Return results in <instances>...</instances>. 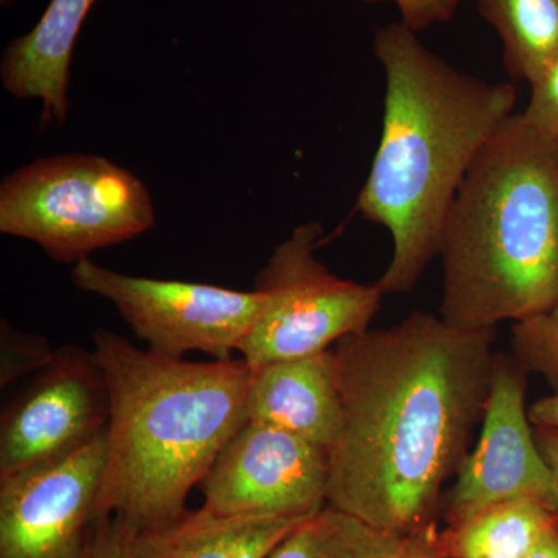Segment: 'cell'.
Returning a JSON list of instances; mask_svg holds the SVG:
<instances>
[{"mask_svg": "<svg viewBox=\"0 0 558 558\" xmlns=\"http://www.w3.org/2000/svg\"><path fill=\"white\" fill-rule=\"evenodd\" d=\"M497 329L461 330L427 312L332 348L341 428L328 505L391 534L433 521L440 492L483 421Z\"/></svg>", "mask_w": 558, "mask_h": 558, "instance_id": "cell-1", "label": "cell"}, {"mask_svg": "<svg viewBox=\"0 0 558 558\" xmlns=\"http://www.w3.org/2000/svg\"><path fill=\"white\" fill-rule=\"evenodd\" d=\"M373 49L387 80L384 124L355 211L391 236V260L376 282L387 295L410 292L438 258L459 186L513 116L517 90L454 69L400 21L377 28Z\"/></svg>", "mask_w": 558, "mask_h": 558, "instance_id": "cell-2", "label": "cell"}, {"mask_svg": "<svg viewBox=\"0 0 558 558\" xmlns=\"http://www.w3.org/2000/svg\"><path fill=\"white\" fill-rule=\"evenodd\" d=\"M92 351L109 391L97 521L117 515L142 529L174 519L247 421L252 371L242 359L163 357L106 329Z\"/></svg>", "mask_w": 558, "mask_h": 558, "instance_id": "cell-3", "label": "cell"}, {"mask_svg": "<svg viewBox=\"0 0 558 558\" xmlns=\"http://www.w3.org/2000/svg\"><path fill=\"white\" fill-rule=\"evenodd\" d=\"M444 322L497 329L558 299V148L513 113L459 186L440 236Z\"/></svg>", "mask_w": 558, "mask_h": 558, "instance_id": "cell-4", "label": "cell"}, {"mask_svg": "<svg viewBox=\"0 0 558 558\" xmlns=\"http://www.w3.org/2000/svg\"><path fill=\"white\" fill-rule=\"evenodd\" d=\"M156 226L145 183L112 160L62 154L24 165L0 185V231L62 264L123 244Z\"/></svg>", "mask_w": 558, "mask_h": 558, "instance_id": "cell-5", "label": "cell"}, {"mask_svg": "<svg viewBox=\"0 0 558 558\" xmlns=\"http://www.w3.org/2000/svg\"><path fill=\"white\" fill-rule=\"evenodd\" d=\"M323 236L322 223H303L256 277L263 310L240 348L250 368L329 351L368 329L379 311L385 293L376 282L348 281L319 263L315 252Z\"/></svg>", "mask_w": 558, "mask_h": 558, "instance_id": "cell-6", "label": "cell"}, {"mask_svg": "<svg viewBox=\"0 0 558 558\" xmlns=\"http://www.w3.org/2000/svg\"><path fill=\"white\" fill-rule=\"evenodd\" d=\"M72 281L112 303L149 351L163 357L202 352L213 360L234 359L263 310V295L255 289L134 277L92 259L73 266Z\"/></svg>", "mask_w": 558, "mask_h": 558, "instance_id": "cell-7", "label": "cell"}, {"mask_svg": "<svg viewBox=\"0 0 558 558\" xmlns=\"http://www.w3.org/2000/svg\"><path fill=\"white\" fill-rule=\"evenodd\" d=\"M329 451L245 421L201 483L204 508L227 517L307 519L328 505Z\"/></svg>", "mask_w": 558, "mask_h": 558, "instance_id": "cell-8", "label": "cell"}, {"mask_svg": "<svg viewBox=\"0 0 558 558\" xmlns=\"http://www.w3.org/2000/svg\"><path fill=\"white\" fill-rule=\"evenodd\" d=\"M526 377L515 359L495 355L478 444L447 492L449 526L513 499H537L557 512L553 472L531 428Z\"/></svg>", "mask_w": 558, "mask_h": 558, "instance_id": "cell-9", "label": "cell"}, {"mask_svg": "<svg viewBox=\"0 0 558 558\" xmlns=\"http://www.w3.org/2000/svg\"><path fill=\"white\" fill-rule=\"evenodd\" d=\"M105 469L101 435L47 464L0 476V558H80L97 523Z\"/></svg>", "mask_w": 558, "mask_h": 558, "instance_id": "cell-10", "label": "cell"}, {"mask_svg": "<svg viewBox=\"0 0 558 558\" xmlns=\"http://www.w3.org/2000/svg\"><path fill=\"white\" fill-rule=\"evenodd\" d=\"M109 424V391L94 351L58 348L31 387L3 411L0 476L80 450Z\"/></svg>", "mask_w": 558, "mask_h": 558, "instance_id": "cell-11", "label": "cell"}, {"mask_svg": "<svg viewBox=\"0 0 558 558\" xmlns=\"http://www.w3.org/2000/svg\"><path fill=\"white\" fill-rule=\"evenodd\" d=\"M250 371L247 421L284 429L329 451L341 428L332 348Z\"/></svg>", "mask_w": 558, "mask_h": 558, "instance_id": "cell-12", "label": "cell"}, {"mask_svg": "<svg viewBox=\"0 0 558 558\" xmlns=\"http://www.w3.org/2000/svg\"><path fill=\"white\" fill-rule=\"evenodd\" d=\"M97 0H50L38 24L11 40L0 61L3 89L16 100H39L40 124L69 117L70 64L87 14Z\"/></svg>", "mask_w": 558, "mask_h": 558, "instance_id": "cell-13", "label": "cell"}, {"mask_svg": "<svg viewBox=\"0 0 558 558\" xmlns=\"http://www.w3.org/2000/svg\"><path fill=\"white\" fill-rule=\"evenodd\" d=\"M303 520L218 515L202 506L137 529L135 558H266Z\"/></svg>", "mask_w": 558, "mask_h": 558, "instance_id": "cell-14", "label": "cell"}, {"mask_svg": "<svg viewBox=\"0 0 558 558\" xmlns=\"http://www.w3.org/2000/svg\"><path fill=\"white\" fill-rule=\"evenodd\" d=\"M557 512L537 499H513L481 510L444 532L451 558H526Z\"/></svg>", "mask_w": 558, "mask_h": 558, "instance_id": "cell-15", "label": "cell"}, {"mask_svg": "<svg viewBox=\"0 0 558 558\" xmlns=\"http://www.w3.org/2000/svg\"><path fill=\"white\" fill-rule=\"evenodd\" d=\"M497 31L512 78L535 81L558 58V0H475Z\"/></svg>", "mask_w": 558, "mask_h": 558, "instance_id": "cell-16", "label": "cell"}, {"mask_svg": "<svg viewBox=\"0 0 558 558\" xmlns=\"http://www.w3.org/2000/svg\"><path fill=\"white\" fill-rule=\"evenodd\" d=\"M407 534H391L326 505L266 558H388Z\"/></svg>", "mask_w": 558, "mask_h": 558, "instance_id": "cell-17", "label": "cell"}, {"mask_svg": "<svg viewBox=\"0 0 558 558\" xmlns=\"http://www.w3.org/2000/svg\"><path fill=\"white\" fill-rule=\"evenodd\" d=\"M512 357L558 392V299L549 310L513 323Z\"/></svg>", "mask_w": 558, "mask_h": 558, "instance_id": "cell-18", "label": "cell"}, {"mask_svg": "<svg viewBox=\"0 0 558 558\" xmlns=\"http://www.w3.org/2000/svg\"><path fill=\"white\" fill-rule=\"evenodd\" d=\"M46 337L21 332L10 322L0 323V387H10L28 373H39L57 355Z\"/></svg>", "mask_w": 558, "mask_h": 558, "instance_id": "cell-19", "label": "cell"}, {"mask_svg": "<svg viewBox=\"0 0 558 558\" xmlns=\"http://www.w3.org/2000/svg\"><path fill=\"white\" fill-rule=\"evenodd\" d=\"M523 113L527 123L558 148V58L534 84Z\"/></svg>", "mask_w": 558, "mask_h": 558, "instance_id": "cell-20", "label": "cell"}, {"mask_svg": "<svg viewBox=\"0 0 558 558\" xmlns=\"http://www.w3.org/2000/svg\"><path fill=\"white\" fill-rule=\"evenodd\" d=\"M135 531L137 527L121 517L97 521L80 558H135Z\"/></svg>", "mask_w": 558, "mask_h": 558, "instance_id": "cell-21", "label": "cell"}, {"mask_svg": "<svg viewBox=\"0 0 558 558\" xmlns=\"http://www.w3.org/2000/svg\"><path fill=\"white\" fill-rule=\"evenodd\" d=\"M366 3L379 0H363ZM400 13V22L414 32L453 20L461 0H391Z\"/></svg>", "mask_w": 558, "mask_h": 558, "instance_id": "cell-22", "label": "cell"}, {"mask_svg": "<svg viewBox=\"0 0 558 558\" xmlns=\"http://www.w3.org/2000/svg\"><path fill=\"white\" fill-rule=\"evenodd\" d=\"M388 558H449V553L435 521H429L409 532L399 549Z\"/></svg>", "mask_w": 558, "mask_h": 558, "instance_id": "cell-23", "label": "cell"}, {"mask_svg": "<svg viewBox=\"0 0 558 558\" xmlns=\"http://www.w3.org/2000/svg\"><path fill=\"white\" fill-rule=\"evenodd\" d=\"M535 439H537L539 450H542L543 457H545L550 472H553L558 505V429L535 427Z\"/></svg>", "mask_w": 558, "mask_h": 558, "instance_id": "cell-24", "label": "cell"}, {"mask_svg": "<svg viewBox=\"0 0 558 558\" xmlns=\"http://www.w3.org/2000/svg\"><path fill=\"white\" fill-rule=\"evenodd\" d=\"M529 418L535 427L558 429V392L539 399L527 410Z\"/></svg>", "mask_w": 558, "mask_h": 558, "instance_id": "cell-25", "label": "cell"}, {"mask_svg": "<svg viewBox=\"0 0 558 558\" xmlns=\"http://www.w3.org/2000/svg\"><path fill=\"white\" fill-rule=\"evenodd\" d=\"M526 558H558V519L556 523L539 537Z\"/></svg>", "mask_w": 558, "mask_h": 558, "instance_id": "cell-26", "label": "cell"}, {"mask_svg": "<svg viewBox=\"0 0 558 558\" xmlns=\"http://www.w3.org/2000/svg\"><path fill=\"white\" fill-rule=\"evenodd\" d=\"M11 2H13V0H2V5L3 7H10Z\"/></svg>", "mask_w": 558, "mask_h": 558, "instance_id": "cell-27", "label": "cell"}, {"mask_svg": "<svg viewBox=\"0 0 558 558\" xmlns=\"http://www.w3.org/2000/svg\"><path fill=\"white\" fill-rule=\"evenodd\" d=\"M449 558H451V557L449 556Z\"/></svg>", "mask_w": 558, "mask_h": 558, "instance_id": "cell-28", "label": "cell"}]
</instances>
